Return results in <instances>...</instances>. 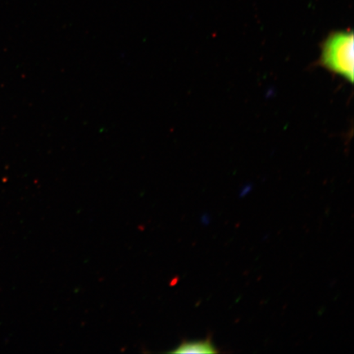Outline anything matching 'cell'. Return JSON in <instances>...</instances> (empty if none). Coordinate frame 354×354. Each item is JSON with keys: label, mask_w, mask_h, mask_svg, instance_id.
Returning <instances> with one entry per match:
<instances>
[{"label": "cell", "mask_w": 354, "mask_h": 354, "mask_svg": "<svg viewBox=\"0 0 354 354\" xmlns=\"http://www.w3.org/2000/svg\"><path fill=\"white\" fill-rule=\"evenodd\" d=\"M320 64L330 72L353 83V34L348 32L331 34L322 44Z\"/></svg>", "instance_id": "obj_1"}, {"label": "cell", "mask_w": 354, "mask_h": 354, "mask_svg": "<svg viewBox=\"0 0 354 354\" xmlns=\"http://www.w3.org/2000/svg\"><path fill=\"white\" fill-rule=\"evenodd\" d=\"M171 353H218L210 338L194 342H183Z\"/></svg>", "instance_id": "obj_2"}]
</instances>
